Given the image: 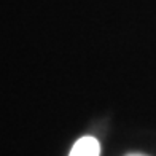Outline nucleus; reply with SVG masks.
<instances>
[{"mask_svg":"<svg viewBox=\"0 0 156 156\" xmlns=\"http://www.w3.org/2000/svg\"><path fill=\"white\" fill-rule=\"evenodd\" d=\"M129 156H144V154H129Z\"/></svg>","mask_w":156,"mask_h":156,"instance_id":"nucleus-2","label":"nucleus"},{"mask_svg":"<svg viewBox=\"0 0 156 156\" xmlns=\"http://www.w3.org/2000/svg\"><path fill=\"white\" fill-rule=\"evenodd\" d=\"M99 153H101V145L97 139L86 136L75 142L69 156H99Z\"/></svg>","mask_w":156,"mask_h":156,"instance_id":"nucleus-1","label":"nucleus"}]
</instances>
